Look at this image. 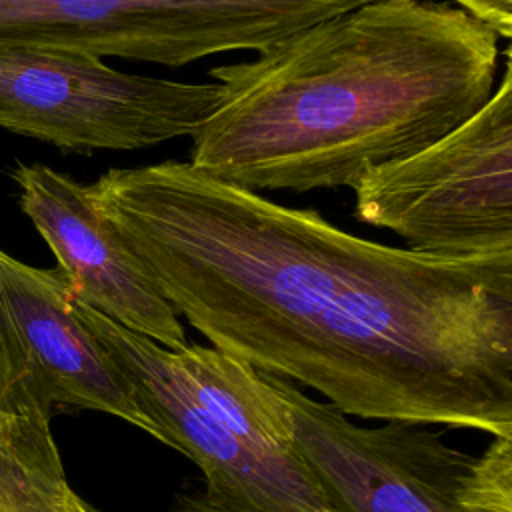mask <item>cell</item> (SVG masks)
Segmentation results:
<instances>
[{
    "label": "cell",
    "mask_w": 512,
    "mask_h": 512,
    "mask_svg": "<svg viewBox=\"0 0 512 512\" xmlns=\"http://www.w3.org/2000/svg\"><path fill=\"white\" fill-rule=\"evenodd\" d=\"M86 186L212 348L346 416L512 438V250L380 244L180 160Z\"/></svg>",
    "instance_id": "cell-1"
},
{
    "label": "cell",
    "mask_w": 512,
    "mask_h": 512,
    "mask_svg": "<svg viewBox=\"0 0 512 512\" xmlns=\"http://www.w3.org/2000/svg\"><path fill=\"white\" fill-rule=\"evenodd\" d=\"M498 36L436 0H372L208 76L222 100L190 166L252 190L352 188L436 142L492 96Z\"/></svg>",
    "instance_id": "cell-2"
},
{
    "label": "cell",
    "mask_w": 512,
    "mask_h": 512,
    "mask_svg": "<svg viewBox=\"0 0 512 512\" xmlns=\"http://www.w3.org/2000/svg\"><path fill=\"white\" fill-rule=\"evenodd\" d=\"M168 446L200 468L204 498L228 512H336L302 458L268 378L212 346L168 350L90 306Z\"/></svg>",
    "instance_id": "cell-3"
},
{
    "label": "cell",
    "mask_w": 512,
    "mask_h": 512,
    "mask_svg": "<svg viewBox=\"0 0 512 512\" xmlns=\"http://www.w3.org/2000/svg\"><path fill=\"white\" fill-rule=\"evenodd\" d=\"M264 376L336 512H512V438H494L476 458L426 424L364 428L296 384Z\"/></svg>",
    "instance_id": "cell-4"
},
{
    "label": "cell",
    "mask_w": 512,
    "mask_h": 512,
    "mask_svg": "<svg viewBox=\"0 0 512 512\" xmlns=\"http://www.w3.org/2000/svg\"><path fill=\"white\" fill-rule=\"evenodd\" d=\"M360 222L438 256L512 250V66L460 126L352 184Z\"/></svg>",
    "instance_id": "cell-5"
},
{
    "label": "cell",
    "mask_w": 512,
    "mask_h": 512,
    "mask_svg": "<svg viewBox=\"0 0 512 512\" xmlns=\"http://www.w3.org/2000/svg\"><path fill=\"white\" fill-rule=\"evenodd\" d=\"M372 0H0V44L186 66L268 46Z\"/></svg>",
    "instance_id": "cell-6"
},
{
    "label": "cell",
    "mask_w": 512,
    "mask_h": 512,
    "mask_svg": "<svg viewBox=\"0 0 512 512\" xmlns=\"http://www.w3.org/2000/svg\"><path fill=\"white\" fill-rule=\"evenodd\" d=\"M222 86L130 74L80 52L0 44V128L62 150H140L192 136Z\"/></svg>",
    "instance_id": "cell-7"
},
{
    "label": "cell",
    "mask_w": 512,
    "mask_h": 512,
    "mask_svg": "<svg viewBox=\"0 0 512 512\" xmlns=\"http://www.w3.org/2000/svg\"><path fill=\"white\" fill-rule=\"evenodd\" d=\"M0 410L50 422L96 410L168 446L156 420L98 336L90 306L58 268L26 264L0 248Z\"/></svg>",
    "instance_id": "cell-8"
},
{
    "label": "cell",
    "mask_w": 512,
    "mask_h": 512,
    "mask_svg": "<svg viewBox=\"0 0 512 512\" xmlns=\"http://www.w3.org/2000/svg\"><path fill=\"white\" fill-rule=\"evenodd\" d=\"M10 176L76 298L168 350L190 344L178 312L98 214L86 184L46 164H18Z\"/></svg>",
    "instance_id": "cell-9"
},
{
    "label": "cell",
    "mask_w": 512,
    "mask_h": 512,
    "mask_svg": "<svg viewBox=\"0 0 512 512\" xmlns=\"http://www.w3.org/2000/svg\"><path fill=\"white\" fill-rule=\"evenodd\" d=\"M0 512H96L70 486L50 422L0 410Z\"/></svg>",
    "instance_id": "cell-10"
},
{
    "label": "cell",
    "mask_w": 512,
    "mask_h": 512,
    "mask_svg": "<svg viewBox=\"0 0 512 512\" xmlns=\"http://www.w3.org/2000/svg\"><path fill=\"white\" fill-rule=\"evenodd\" d=\"M496 32L498 38L510 40L512 36V0H446Z\"/></svg>",
    "instance_id": "cell-11"
},
{
    "label": "cell",
    "mask_w": 512,
    "mask_h": 512,
    "mask_svg": "<svg viewBox=\"0 0 512 512\" xmlns=\"http://www.w3.org/2000/svg\"><path fill=\"white\" fill-rule=\"evenodd\" d=\"M170 512H228V510H222L214 504H210L204 496H188V498H182L180 504L170 510Z\"/></svg>",
    "instance_id": "cell-12"
}]
</instances>
